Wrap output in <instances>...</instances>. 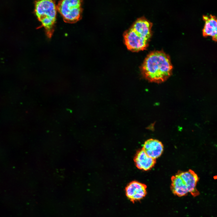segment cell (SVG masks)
Wrapping results in <instances>:
<instances>
[{
    "label": "cell",
    "instance_id": "1",
    "mask_svg": "<svg viewBox=\"0 0 217 217\" xmlns=\"http://www.w3.org/2000/svg\"><path fill=\"white\" fill-rule=\"evenodd\" d=\"M172 66L169 56L162 51H154L146 57L141 67L143 76L150 82L161 83L171 74Z\"/></svg>",
    "mask_w": 217,
    "mask_h": 217
},
{
    "label": "cell",
    "instance_id": "2",
    "mask_svg": "<svg viewBox=\"0 0 217 217\" xmlns=\"http://www.w3.org/2000/svg\"><path fill=\"white\" fill-rule=\"evenodd\" d=\"M152 23L143 17L138 19L124 34L125 44L133 52L145 49L152 35Z\"/></svg>",
    "mask_w": 217,
    "mask_h": 217
},
{
    "label": "cell",
    "instance_id": "3",
    "mask_svg": "<svg viewBox=\"0 0 217 217\" xmlns=\"http://www.w3.org/2000/svg\"><path fill=\"white\" fill-rule=\"evenodd\" d=\"M35 11L37 17L45 30L47 36L51 38L56 20L57 8L55 2L49 0L36 1Z\"/></svg>",
    "mask_w": 217,
    "mask_h": 217
},
{
    "label": "cell",
    "instance_id": "4",
    "mask_svg": "<svg viewBox=\"0 0 217 217\" xmlns=\"http://www.w3.org/2000/svg\"><path fill=\"white\" fill-rule=\"evenodd\" d=\"M82 1L79 0H64L59 2L57 10L65 22L74 23L81 17Z\"/></svg>",
    "mask_w": 217,
    "mask_h": 217
},
{
    "label": "cell",
    "instance_id": "5",
    "mask_svg": "<svg viewBox=\"0 0 217 217\" xmlns=\"http://www.w3.org/2000/svg\"><path fill=\"white\" fill-rule=\"evenodd\" d=\"M146 188L147 186L145 184L133 181L125 187V194L128 199L134 203L142 200L146 196Z\"/></svg>",
    "mask_w": 217,
    "mask_h": 217
},
{
    "label": "cell",
    "instance_id": "6",
    "mask_svg": "<svg viewBox=\"0 0 217 217\" xmlns=\"http://www.w3.org/2000/svg\"><path fill=\"white\" fill-rule=\"evenodd\" d=\"M142 149L148 156L156 159L162 154L164 146L161 141L151 138L145 141Z\"/></svg>",
    "mask_w": 217,
    "mask_h": 217
},
{
    "label": "cell",
    "instance_id": "7",
    "mask_svg": "<svg viewBox=\"0 0 217 217\" xmlns=\"http://www.w3.org/2000/svg\"><path fill=\"white\" fill-rule=\"evenodd\" d=\"M178 173L185 182L188 192L193 197L198 196L200 193L196 188L199 180L197 175L190 169L185 171L179 172Z\"/></svg>",
    "mask_w": 217,
    "mask_h": 217
},
{
    "label": "cell",
    "instance_id": "8",
    "mask_svg": "<svg viewBox=\"0 0 217 217\" xmlns=\"http://www.w3.org/2000/svg\"><path fill=\"white\" fill-rule=\"evenodd\" d=\"M134 160L138 168L145 171L151 169L156 163V159L148 156L142 148L137 152Z\"/></svg>",
    "mask_w": 217,
    "mask_h": 217
},
{
    "label": "cell",
    "instance_id": "9",
    "mask_svg": "<svg viewBox=\"0 0 217 217\" xmlns=\"http://www.w3.org/2000/svg\"><path fill=\"white\" fill-rule=\"evenodd\" d=\"M203 19L205 23L203 30V36H210L214 41H217V22L215 16L210 15H203Z\"/></svg>",
    "mask_w": 217,
    "mask_h": 217
},
{
    "label": "cell",
    "instance_id": "10",
    "mask_svg": "<svg viewBox=\"0 0 217 217\" xmlns=\"http://www.w3.org/2000/svg\"><path fill=\"white\" fill-rule=\"evenodd\" d=\"M171 188L173 193L179 197L185 196L188 193L185 182L178 173L171 177Z\"/></svg>",
    "mask_w": 217,
    "mask_h": 217
}]
</instances>
